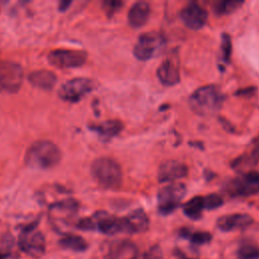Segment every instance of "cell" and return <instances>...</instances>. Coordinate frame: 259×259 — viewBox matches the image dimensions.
<instances>
[{"instance_id": "cell-23", "label": "cell", "mask_w": 259, "mask_h": 259, "mask_svg": "<svg viewBox=\"0 0 259 259\" xmlns=\"http://www.w3.org/2000/svg\"><path fill=\"white\" fill-rule=\"evenodd\" d=\"M180 236L189 240L192 244L202 245L211 240V235L208 232L203 231H191L189 229L180 230Z\"/></svg>"}, {"instance_id": "cell-12", "label": "cell", "mask_w": 259, "mask_h": 259, "mask_svg": "<svg viewBox=\"0 0 259 259\" xmlns=\"http://www.w3.org/2000/svg\"><path fill=\"white\" fill-rule=\"evenodd\" d=\"M92 217L95 221L96 230L105 235H116L119 233H126L123 218H117L106 211H97Z\"/></svg>"}, {"instance_id": "cell-29", "label": "cell", "mask_w": 259, "mask_h": 259, "mask_svg": "<svg viewBox=\"0 0 259 259\" xmlns=\"http://www.w3.org/2000/svg\"><path fill=\"white\" fill-rule=\"evenodd\" d=\"M76 227L78 229H81V230H84V231H93V230H96V226H95V221L93 219V217H90V218H84L82 220H80Z\"/></svg>"}, {"instance_id": "cell-31", "label": "cell", "mask_w": 259, "mask_h": 259, "mask_svg": "<svg viewBox=\"0 0 259 259\" xmlns=\"http://www.w3.org/2000/svg\"><path fill=\"white\" fill-rule=\"evenodd\" d=\"M250 157L252 158L254 163L259 162V137L254 142V146H253V149L251 151Z\"/></svg>"}, {"instance_id": "cell-20", "label": "cell", "mask_w": 259, "mask_h": 259, "mask_svg": "<svg viewBox=\"0 0 259 259\" xmlns=\"http://www.w3.org/2000/svg\"><path fill=\"white\" fill-rule=\"evenodd\" d=\"M28 81L42 90H52L57 82L56 75L49 70H35L28 75Z\"/></svg>"}, {"instance_id": "cell-24", "label": "cell", "mask_w": 259, "mask_h": 259, "mask_svg": "<svg viewBox=\"0 0 259 259\" xmlns=\"http://www.w3.org/2000/svg\"><path fill=\"white\" fill-rule=\"evenodd\" d=\"M243 4L242 1H219L213 5V11L218 15H227L237 10Z\"/></svg>"}, {"instance_id": "cell-32", "label": "cell", "mask_w": 259, "mask_h": 259, "mask_svg": "<svg viewBox=\"0 0 259 259\" xmlns=\"http://www.w3.org/2000/svg\"><path fill=\"white\" fill-rule=\"evenodd\" d=\"M254 88H245L242 90H239L238 92H236V95H245V94H249L250 92H253Z\"/></svg>"}, {"instance_id": "cell-11", "label": "cell", "mask_w": 259, "mask_h": 259, "mask_svg": "<svg viewBox=\"0 0 259 259\" xmlns=\"http://www.w3.org/2000/svg\"><path fill=\"white\" fill-rule=\"evenodd\" d=\"M180 19L190 29L197 30L202 28L207 21V12L196 2H190L184 6L180 13Z\"/></svg>"}, {"instance_id": "cell-16", "label": "cell", "mask_w": 259, "mask_h": 259, "mask_svg": "<svg viewBox=\"0 0 259 259\" xmlns=\"http://www.w3.org/2000/svg\"><path fill=\"white\" fill-rule=\"evenodd\" d=\"M108 259H138V248L130 240L112 242L107 251Z\"/></svg>"}, {"instance_id": "cell-3", "label": "cell", "mask_w": 259, "mask_h": 259, "mask_svg": "<svg viewBox=\"0 0 259 259\" xmlns=\"http://www.w3.org/2000/svg\"><path fill=\"white\" fill-rule=\"evenodd\" d=\"M91 173L95 181L106 189H116L122 181V171L119 164L108 157L94 160L91 165Z\"/></svg>"}, {"instance_id": "cell-27", "label": "cell", "mask_w": 259, "mask_h": 259, "mask_svg": "<svg viewBox=\"0 0 259 259\" xmlns=\"http://www.w3.org/2000/svg\"><path fill=\"white\" fill-rule=\"evenodd\" d=\"M224 203L223 198L215 193H210L206 196H203V204H204V208L210 210V209H214L220 207L222 204Z\"/></svg>"}, {"instance_id": "cell-19", "label": "cell", "mask_w": 259, "mask_h": 259, "mask_svg": "<svg viewBox=\"0 0 259 259\" xmlns=\"http://www.w3.org/2000/svg\"><path fill=\"white\" fill-rule=\"evenodd\" d=\"M89 127L92 131L96 132L101 140L109 141L110 139L117 136L122 131L123 124L119 120L111 119V120H105L99 123L90 124Z\"/></svg>"}, {"instance_id": "cell-1", "label": "cell", "mask_w": 259, "mask_h": 259, "mask_svg": "<svg viewBox=\"0 0 259 259\" xmlns=\"http://www.w3.org/2000/svg\"><path fill=\"white\" fill-rule=\"evenodd\" d=\"M62 158L59 147L51 141L39 140L30 145L25 154V163L33 169H50Z\"/></svg>"}, {"instance_id": "cell-28", "label": "cell", "mask_w": 259, "mask_h": 259, "mask_svg": "<svg viewBox=\"0 0 259 259\" xmlns=\"http://www.w3.org/2000/svg\"><path fill=\"white\" fill-rule=\"evenodd\" d=\"M122 4L123 3L121 1H104L103 9L106 11L107 15L111 16L112 14H114L116 11H118L120 9Z\"/></svg>"}, {"instance_id": "cell-7", "label": "cell", "mask_w": 259, "mask_h": 259, "mask_svg": "<svg viewBox=\"0 0 259 259\" xmlns=\"http://www.w3.org/2000/svg\"><path fill=\"white\" fill-rule=\"evenodd\" d=\"M18 246L25 254L33 257L41 256L46 251V239L35 225L24 227L18 238Z\"/></svg>"}, {"instance_id": "cell-33", "label": "cell", "mask_w": 259, "mask_h": 259, "mask_svg": "<svg viewBox=\"0 0 259 259\" xmlns=\"http://www.w3.org/2000/svg\"><path fill=\"white\" fill-rule=\"evenodd\" d=\"M69 4H70V2H62V3L60 4V7H59V8L64 9V7H65V9H66V7H67Z\"/></svg>"}, {"instance_id": "cell-10", "label": "cell", "mask_w": 259, "mask_h": 259, "mask_svg": "<svg viewBox=\"0 0 259 259\" xmlns=\"http://www.w3.org/2000/svg\"><path fill=\"white\" fill-rule=\"evenodd\" d=\"M87 55L82 51L57 49L48 55V61L58 68H76L82 66Z\"/></svg>"}, {"instance_id": "cell-8", "label": "cell", "mask_w": 259, "mask_h": 259, "mask_svg": "<svg viewBox=\"0 0 259 259\" xmlns=\"http://www.w3.org/2000/svg\"><path fill=\"white\" fill-rule=\"evenodd\" d=\"M23 80L21 66L12 61L0 62V91L14 93L18 91Z\"/></svg>"}, {"instance_id": "cell-15", "label": "cell", "mask_w": 259, "mask_h": 259, "mask_svg": "<svg viewBox=\"0 0 259 259\" xmlns=\"http://www.w3.org/2000/svg\"><path fill=\"white\" fill-rule=\"evenodd\" d=\"M253 224V218L247 213H232L222 215L217 221V227L224 232L243 230Z\"/></svg>"}, {"instance_id": "cell-5", "label": "cell", "mask_w": 259, "mask_h": 259, "mask_svg": "<svg viewBox=\"0 0 259 259\" xmlns=\"http://www.w3.org/2000/svg\"><path fill=\"white\" fill-rule=\"evenodd\" d=\"M97 84L94 80L84 77L73 78L63 83L58 91L61 99L67 102H77L92 92Z\"/></svg>"}, {"instance_id": "cell-21", "label": "cell", "mask_w": 259, "mask_h": 259, "mask_svg": "<svg viewBox=\"0 0 259 259\" xmlns=\"http://www.w3.org/2000/svg\"><path fill=\"white\" fill-rule=\"evenodd\" d=\"M59 245L66 249L74 252H83L87 250L88 243L84 238L75 234H67L59 240Z\"/></svg>"}, {"instance_id": "cell-18", "label": "cell", "mask_w": 259, "mask_h": 259, "mask_svg": "<svg viewBox=\"0 0 259 259\" xmlns=\"http://www.w3.org/2000/svg\"><path fill=\"white\" fill-rule=\"evenodd\" d=\"M151 12V7L148 2L138 1L132 5L128 10L127 20L132 27L140 28L148 21Z\"/></svg>"}, {"instance_id": "cell-9", "label": "cell", "mask_w": 259, "mask_h": 259, "mask_svg": "<svg viewBox=\"0 0 259 259\" xmlns=\"http://www.w3.org/2000/svg\"><path fill=\"white\" fill-rule=\"evenodd\" d=\"M227 191L233 196H250L259 193V173L249 171L231 180Z\"/></svg>"}, {"instance_id": "cell-4", "label": "cell", "mask_w": 259, "mask_h": 259, "mask_svg": "<svg viewBox=\"0 0 259 259\" xmlns=\"http://www.w3.org/2000/svg\"><path fill=\"white\" fill-rule=\"evenodd\" d=\"M166 45L164 35L158 31H147L141 34L134 47V55L140 61H148L159 55Z\"/></svg>"}, {"instance_id": "cell-13", "label": "cell", "mask_w": 259, "mask_h": 259, "mask_svg": "<svg viewBox=\"0 0 259 259\" xmlns=\"http://www.w3.org/2000/svg\"><path fill=\"white\" fill-rule=\"evenodd\" d=\"M160 82L166 86H174L180 81L179 61L176 56H170L161 63L157 70Z\"/></svg>"}, {"instance_id": "cell-14", "label": "cell", "mask_w": 259, "mask_h": 259, "mask_svg": "<svg viewBox=\"0 0 259 259\" xmlns=\"http://www.w3.org/2000/svg\"><path fill=\"white\" fill-rule=\"evenodd\" d=\"M187 166L176 160H168L163 162L158 170V180L160 182H171L183 178L187 175Z\"/></svg>"}, {"instance_id": "cell-26", "label": "cell", "mask_w": 259, "mask_h": 259, "mask_svg": "<svg viewBox=\"0 0 259 259\" xmlns=\"http://www.w3.org/2000/svg\"><path fill=\"white\" fill-rule=\"evenodd\" d=\"M221 51H222V59L225 63H230L231 55H232V42L231 37L228 33L222 34V44H221Z\"/></svg>"}, {"instance_id": "cell-25", "label": "cell", "mask_w": 259, "mask_h": 259, "mask_svg": "<svg viewBox=\"0 0 259 259\" xmlns=\"http://www.w3.org/2000/svg\"><path fill=\"white\" fill-rule=\"evenodd\" d=\"M237 256L238 259H258L259 247L253 243L246 242L239 247Z\"/></svg>"}, {"instance_id": "cell-2", "label": "cell", "mask_w": 259, "mask_h": 259, "mask_svg": "<svg viewBox=\"0 0 259 259\" xmlns=\"http://www.w3.org/2000/svg\"><path fill=\"white\" fill-rule=\"evenodd\" d=\"M225 96L215 85H205L197 88L189 96L190 108L199 115H210L219 111Z\"/></svg>"}, {"instance_id": "cell-17", "label": "cell", "mask_w": 259, "mask_h": 259, "mask_svg": "<svg viewBox=\"0 0 259 259\" xmlns=\"http://www.w3.org/2000/svg\"><path fill=\"white\" fill-rule=\"evenodd\" d=\"M125 223L126 234L143 233L149 228V219L142 208H137L123 218Z\"/></svg>"}, {"instance_id": "cell-22", "label": "cell", "mask_w": 259, "mask_h": 259, "mask_svg": "<svg viewBox=\"0 0 259 259\" xmlns=\"http://www.w3.org/2000/svg\"><path fill=\"white\" fill-rule=\"evenodd\" d=\"M183 212L191 220H198L201 218L202 210L204 209L203 196H194L185 202L182 206Z\"/></svg>"}, {"instance_id": "cell-6", "label": "cell", "mask_w": 259, "mask_h": 259, "mask_svg": "<svg viewBox=\"0 0 259 259\" xmlns=\"http://www.w3.org/2000/svg\"><path fill=\"white\" fill-rule=\"evenodd\" d=\"M186 194V187L182 183H171L158 191V210L162 214H169L180 204Z\"/></svg>"}, {"instance_id": "cell-30", "label": "cell", "mask_w": 259, "mask_h": 259, "mask_svg": "<svg viewBox=\"0 0 259 259\" xmlns=\"http://www.w3.org/2000/svg\"><path fill=\"white\" fill-rule=\"evenodd\" d=\"M140 259H163V254L161 249L155 246L149 249L146 253H144V255Z\"/></svg>"}]
</instances>
